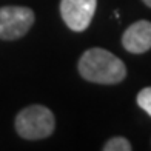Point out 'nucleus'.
Wrapping results in <instances>:
<instances>
[{
	"label": "nucleus",
	"mask_w": 151,
	"mask_h": 151,
	"mask_svg": "<svg viewBox=\"0 0 151 151\" xmlns=\"http://www.w3.org/2000/svg\"><path fill=\"white\" fill-rule=\"evenodd\" d=\"M79 74L91 83L116 85L127 77L125 63L104 48L86 50L77 63Z\"/></svg>",
	"instance_id": "1"
},
{
	"label": "nucleus",
	"mask_w": 151,
	"mask_h": 151,
	"mask_svg": "<svg viewBox=\"0 0 151 151\" xmlns=\"http://www.w3.org/2000/svg\"><path fill=\"white\" fill-rule=\"evenodd\" d=\"M14 127L17 134L26 140H40L50 137L56 129V117L45 105H29L16 116Z\"/></svg>",
	"instance_id": "2"
},
{
	"label": "nucleus",
	"mask_w": 151,
	"mask_h": 151,
	"mask_svg": "<svg viewBox=\"0 0 151 151\" xmlns=\"http://www.w3.org/2000/svg\"><path fill=\"white\" fill-rule=\"evenodd\" d=\"M36 16L26 6H2L0 8V39L17 40L23 37L34 25Z\"/></svg>",
	"instance_id": "3"
},
{
	"label": "nucleus",
	"mask_w": 151,
	"mask_h": 151,
	"mask_svg": "<svg viewBox=\"0 0 151 151\" xmlns=\"http://www.w3.org/2000/svg\"><path fill=\"white\" fill-rule=\"evenodd\" d=\"M97 0H60V16L71 31L82 32L94 17Z\"/></svg>",
	"instance_id": "4"
},
{
	"label": "nucleus",
	"mask_w": 151,
	"mask_h": 151,
	"mask_svg": "<svg viewBox=\"0 0 151 151\" xmlns=\"http://www.w3.org/2000/svg\"><path fill=\"white\" fill-rule=\"evenodd\" d=\"M123 48L131 54H143L151 50V22L139 20L129 25L122 36Z\"/></svg>",
	"instance_id": "5"
},
{
	"label": "nucleus",
	"mask_w": 151,
	"mask_h": 151,
	"mask_svg": "<svg viewBox=\"0 0 151 151\" xmlns=\"http://www.w3.org/2000/svg\"><path fill=\"white\" fill-rule=\"evenodd\" d=\"M104 151H131L133 147L129 143L128 139L122 136H116V137H111L109 140H106L102 147Z\"/></svg>",
	"instance_id": "6"
},
{
	"label": "nucleus",
	"mask_w": 151,
	"mask_h": 151,
	"mask_svg": "<svg viewBox=\"0 0 151 151\" xmlns=\"http://www.w3.org/2000/svg\"><path fill=\"white\" fill-rule=\"evenodd\" d=\"M137 105H139L148 116H151V86H147L137 94Z\"/></svg>",
	"instance_id": "7"
},
{
	"label": "nucleus",
	"mask_w": 151,
	"mask_h": 151,
	"mask_svg": "<svg viewBox=\"0 0 151 151\" xmlns=\"http://www.w3.org/2000/svg\"><path fill=\"white\" fill-rule=\"evenodd\" d=\"M142 2L145 3V5L148 6V8H151V0H142Z\"/></svg>",
	"instance_id": "8"
}]
</instances>
